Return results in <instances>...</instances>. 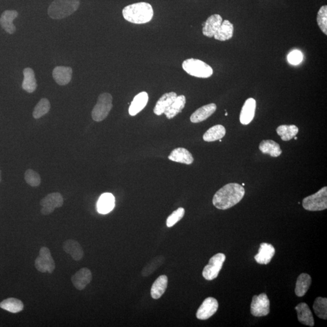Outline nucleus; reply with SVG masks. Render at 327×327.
Instances as JSON below:
<instances>
[{
	"mask_svg": "<svg viewBox=\"0 0 327 327\" xmlns=\"http://www.w3.org/2000/svg\"><path fill=\"white\" fill-rule=\"evenodd\" d=\"M50 109V103L47 99H42L36 105L33 112V117L35 119H39L47 114Z\"/></svg>",
	"mask_w": 327,
	"mask_h": 327,
	"instance_id": "nucleus-36",
	"label": "nucleus"
},
{
	"mask_svg": "<svg viewBox=\"0 0 327 327\" xmlns=\"http://www.w3.org/2000/svg\"><path fill=\"white\" fill-rule=\"evenodd\" d=\"M168 285V277L166 275H161L154 282L151 288V297L154 300H158L164 295Z\"/></svg>",
	"mask_w": 327,
	"mask_h": 327,
	"instance_id": "nucleus-25",
	"label": "nucleus"
},
{
	"mask_svg": "<svg viewBox=\"0 0 327 327\" xmlns=\"http://www.w3.org/2000/svg\"><path fill=\"white\" fill-rule=\"evenodd\" d=\"M226 257L225 254L218 253L211 257L208 264L202 271V276L207 280H212L218 277L222 269Z\"/></svg>",
	"mask_w": 327,
	"mask_h": 327,
	"instance_id": "nucleus-8",
	"label": "nucleus"
},
{
	"mask_svg": "<svg viewBox=\"0 0 327 327\" xmlns=\"http://www.w3.org/2000/svg\"><path fill=\"white\" fill-rule=\"evenodd\" d=\"M0 308L12 313H17L24 309V304L19 299L9 298L0 302Z\"/></svg>",
	"mask_w": 327,
	"mask_h": 327,
	"instance_id": "nucleus-32",
	"label": "nucleus"
},
{
	"mask_svg": "<svg viewBox=\"0 0 327 327\" xmlns=\"http://www.w3.org/2000/svg\"><path fill=\"white\" fill-rule=\"evenodd\" d=\"M223 18L220 15H211L203 24L202 33L205 37L212 38L222 24Z\"/></svg>",
	"mask_w": 327,
	"mask_h": 327,
	"instance_id": "nucleus-14",
	"label": "nucleus"
},
{
	"mask_svg": "<svg viewBox=\"0 0 327 327\" xmlns=\"http://www.w3.org/2000/svg\"><path fill=\"white\" fill-rule=\"evenodd\" d=\"M226 130L223 126L218 125L213 126L206 132L203 135V140L206 142H213L217 140H221L225 137Z\"/></svg>",
	"mask_w": 327,
	"mask_h": 327,
	"instance_id": "nucleus-31",
	"label": "nucleus"
},
{
	"mask_svg": "<svg viewBox=\"0 0 327 327\" xmlns=\"http://www.w3.org/2000/svg\"><path fill=\"white\" fill-rule=\"evenodd\" d=\"M182 66L188 74L197 78H209L213 74L212 67L198 59H187L182 63Z\"/></svg>",
	"mask_w": 327,
	"mask_h": 327,
	"instance_id": "nucleus-4",
	"label": "nucleus"
},
{
	"mask_svg": "<svg viewBox=\"0 0 327 327\" xmlns=\"http://www.w3.org/2000/svg\"><path fill=\"white\" fill-rule=\"evenodd\" d=\"M1 180H2V178H1V170H0V183H1Z\"/></svg>",
	"mask_w": 327,
	"mask_h": 327,
	"instance_id": "nucleus-41",
	"label": "nucleus"
},
{
	"mask_svg": "<svg viewBox=\"0 0 327 327\" xmlns=\"http://www.w3.org/2000/svg\"><path fill=\"white\" fill-rule=\"evenodd\" d=\"M35 267L38 272H48L51 274L55 269V261L51 256V252L48 247H43L40 250L39 256L35 261Z\"/></svg>",
	"mask_w": 327,
	"mask_h": 327,
	"instance_id": "nucleus-7",
	"label": "nucleus"
},
{
	"mask_svg": "<svg viewBox=\"0 0 327 327\" xmlns=\"http://www.w3.org/2000/svg\"><path fill=\"white\" fill-rule=\"evenodd\" d=\"M245 195V190L238 183L226 184L218 190L213 198V204L220 210H226L241 201Z\"/></svg>",
	"mask_w": 327,
	"mask_h": 327,
	"instance_id": "nucleus-1",
	"label": "nucleus"
},
{
	"mask_svg": "<svg viewBox=\"0 0 327 327\" xmlns=\"http://www.w3.org/2000/svg\"><path fill=\"white\" fill-rule=\"evenodd\" d=\"M227 115H228V113H226V116H227Z\"/></svg>",
	"mask_w": 327,
	"mask_h": 327,
	"instance_id": "nucleus-42",
	"label": "nucleus"
},
{
	"mask_svg": "<svg viewBox=\"0 0 327 327\" xmlns=\"http://www.w3.org/2000/svg\"><path fill=\"white\" fill-rule=\"evenodd\" d=\"M313 308L318 318L326 320L327 319V299L326 298L318 297L316 298Z\"/></svg>",
	"mask_w": 327,
	"mask_h": 327,
	"instance_id": "nucleus-35",
	"label": "nucleus"
},
{
	"mask_svg": "<svg viewBox=\"0 0 327 327\" xmlns=\"http://www.w3.org/2000/svg\"><path fill=\"white\" fill-rule=\"evenodd\" d=\"M149 101V95L148 93L142 92L136 95L134 98L133 101L128 109V113L131 116H135L143 110L146 106Z\"/></svg>",
	"mask_w": 327,
	"mask_h": 327,
	"instance_id": "nucleus-23",
	"label": "nucleus"
},
{
	"mask_svg": "<svg viewBox=\"0 0 327 327\" xmlns=\"http://www.w3.org/2000/svg\"><path fill=\"white\" fill-rule=\"evenodd\" d=\"M79 6V0H55L48 8L51 19L59 20L70 16Z\"/></svg>",
	"mask_w": 327,
	"mask_h": 327,
	"instance_id": "nucleus-3",
	"label": "nucleus"
},
{
	"mask_svg": "<svg viewBox=\"0 0 327 327\" xmlns=\"http://www.w3.org/2000/svg\"><path fill=\"white\" fill-rule=\"evenodd\" d=\"M297 311L298 321L303 325L310 327L315 326V321L312 313L307 303L302 302L295 307Z\"/></svg>",
	"mask_w": 327,
	"mask_h": 327,
	"instance_id": "nucleus-19",
	"label": "nucleus"
},
{
	"mask_svg": "<svg viewBox=\"0 0 327 327\" xmlns=\"http://www.w3.org/2000/svg\"><path fill=\"white\" fill-rule=\"evenodd\" d=\"M256 109V100L252 98L247 99L242 108L240 122L242 125H248L253 121Z\"/></svg>",
	"mask_w": 327,
	"mask_h": 327,
	"instance_id": "nucleus-13",
	"label": "nucleus"
},
{
	"mask_svg": "<svg viewBox=\"0 0 327 327\" xmlns=\"http://www.w3.org/2000/svg\"><path fill=\"white\" fill-rule=\"evenodd\" d=\"M169 159L172 161L187 165L194 163V158L191 153L186 149L179 148L174 149L169 156Z\"/></svg>",
	"mask_w": 327,
	"mask_h": 327,
	"instance_id": "nucleus-22",
	"label": "nucleus"
},
{
	"mask_svg": "<svg viewBox=\"0 0 327 327\" xmlns=\"http://www.w3.org/2000/svg\"><path fill=\"white\" fill-rule=\"evenodd\" d=\"M164 261L165 257L163 256L159 255L154 257L144 267L141 275L144 277L150 276L164 263Z\"/></svg>",
	"mask_w": 327,
	"mask_h": 327,
	"instance_id": "nucleus-34",
	"label": "nucleus"
},
{
	"mask_svg": "<svg viewBox=\"0 0 327 327\" xmlns=\"http://www.w3.org/2000/svg\"><path fill=\"white\" fill-rule=\"evenodd\" d=\"M23 75L24 79L22 83L23 89L28 93H33L37 87L34 72L31 68H25L23 71Z\"/></svg>",
	"mask_w": 327,
	"mask_h": 327,
	"instance_id": "nucleus-30",
	"label": "nucleus"
},
{
	"mask_svg": "<svg viewBox=\"0 0 327 327\" xmlns=\"http://www.w3.org/2000/svg\"><path fill=\"white\" fill-rule=\"evenodd\" d=\"M287 60L292 65H298L303 60V54L300 50H293L288 54Z\"/></svg>",
	"mask_w": 327,
	"mask_h": 327,
	"instance_id": "nucleus-40",
	"label": "nucleus"
},
{
	"mask_svg": "<svg viewBox=\"0 0 327 327\" xmlns=\"http://www.w3.org/2000/svg\"><path fill=\"white\" fill-rule=\"evenodd\" d=\"M185 215L184 208L180 207L174 211L167 219L166 225L168 227H172L179 222Z\"/></svg>",
	"mask_w": 327,
	"mask_h": 327,
	"instance_id": "nucleus-39",
	"label": "nucleus"
},
{
	"mask_svg": "<svg viewBox=\"0 0 327 327\" xmlns=\"http://www.w3.org/2000/svg\"><path fill=\"white\" fill-rule=\"evenodd\" d=\"M217 106L214 103L204 105L196 110L190 117V122L193 123H199L209 118L214 113Z\"/></svg>",
	"mask_w": 327,
	"mask_h": 327,
	"instance_id": "nucleus-16",
	"label": "nucleus"
},
{
	"mask_svg": "<svg viewBox=\"0 0 327 327\" xmlns=\"http://www.w3.org/2000/svg\"><path fill=\"white\" fill-rule=\"evenodd\" d=\"M275 252H276V251H275L274 247L272 244L262 243L260 245L258 253L254 256V259H255L257 263L267 265L272 261Z\"/></svg>",
	"mask_w": 327,
	"mask_h": 327,
	"instance_id": "nucleus-15",
	"label": "nucleus"
},
{
	"mask_svg": "<svg viewBox=\"0 0 327 327\" xmlns=\"http://www.w3.org/2000/svg\"><path fill=\"white\" fill-rule=\"evenodd\" d=\"M115 199L114 196L110 193H105L101 195L97 202V210L100 214L105 215L114 208Z\"/></svg>",
	"mask_w": 327,
	"mask_h": 327,
	"instance_id": "nucleus-18",
	"label": "nucleus"
},
{
	"mask_svg": "<svg viewBox=\"0 0 327 327\" xmlns=\"http://www.w3.org/2000/svg\"><path fill=\"white\" fill-rule=\"evenodd\" d=\"M52 75L56 83L60 86H65L71 80L72 69L69 67L57 66L53 69Z\"/></svg>",
	"mask_w": 327,
	"mask_h": 327,
	"instance_id": "nucleus-21",
	"label": "nucleus"
},
{
	"mask_svg": "<svg viewBox=\"0 0 327 327\" xmlns=\"http://www.w3.org/2000/svg\"><path fill=\"white\" fill-rule=\"evenodd\" d=\"M304 209L308 211H322L327 208V187H324L318 192L306 197L302 201Z\"/></svg>",
	"mask_w": 327,
	"mask_h": 327,
	"instance_id": "nucleus-6",
	"label": "nucleus"
},
{
	"mask_svg": "<svg viewBox=\"0 0 327 327\" xmlns=\"http://www.w3.org/2000/svg\"><path fill=\"white\" fill-rule=\"evenodd\" d=\"M25 179L27 184L33 187L39 186L41 182L40 175L32 169H27L25 172Z\"/></svg>",
	"mask_w": 327,
	"mask_h": 327,
	"instance_id": "nucleus-37",
	"label": "nucleus"
},
{
	"mask_svg": "<svg viewBox=\"0 0 327 327\" xmlns=\"http://www.w3.org/2000/svg\"><path fill=\"white\" fill-rule=\"evenodd\" d=\"M153 14L152 6L146 2L128 5L123 10V15L125 19L134 24H145L150 22L153 19Z\"/></svg>",
	"mask_w": 327,
	"mask_h": 327,
	"instance_id": "nucleus-2",
	"label": "nucleus"
},
{
	"mask_svg": "<svg viewBox=\"0 0 327 327\" xmlns=\"http://www.w3.org/2000/svg\"><path fill=\"white\" fill-rule=\"evenodd\" d=\"M259 150L264 154L272 157H278L282 154L279 144L273 140H264L259 144Z\"/></svg>",
	"mask_w": 327,
	"mask_h": 327,
	"instance_id": "nucleus-27",
	"label": "nucleus"
},
{
	"mask_svg": "<svg viewBox=\"0 0 327 327\" xmlns=\"http://www.w3.org/2000/svg\"><path fill=\"white\" fill-rule=\"evenodd\" d=\"M92 275L91 270L86 267L82 268L71 277V281L77 290L81 291L92 281Z\"/></svg>",
	"mask_w": 327,
	"mask_h": 327,
	"instance_id": "nucleus-12",
	"label": "nucleus"
},
{
	"mask_svg": "<svg viewBox=\"0 0 327 327\" xmlns=\"http://www.w3.org/2000/svg\"><path fill=\"white\" fill-rule=\"evenodd\" d=\"M63 251L70 254L72 259L75 261H79L84 256V251L78 241L73 239H68L63 243Z\"/></svg>",
	"mask_w": 327,
	"mask_h": 327,
	"instance_id": "nucleus-17",
	"label": "nucleus"
},
{
	"mask_svg": "<svg viewBox=\"0 0 327 327\" xmlns=\"http://www.w3.org/2000/svg\"><path fill=\"white\" fill-rule=\"evenodd\" d=\"M234 27L228 20L223 22L221 26L216 32L214 37L216 40L225 41L231 39L233 35Z\"/></svg>",
	"mask_w": 327,
	"mask_h": 327,
	"instance_id": "nucleus-28",
	"label": "nucleus"
},
{
	"mask_svg": "<svg viewBox=\"0 0 327 327\" xmlns=\"http://www.w3.org/2000/svg\"><path fill=\"white\" fill-rule=\"evenodd\" d=\"M317 23L319 28L326 35H327V6H323L319 9L317 15Z\"/></svg>",
	"mask_w": 327,
	"mask_h": 327,
	"instance_id": "nucleus-38",
	"label": "nucleus"
},
{
	"mask_svg": "<svg viewBox=\"0 0 327 327\" xmlns=\"http://www.w3.org/2000/svg\"><path fill=\"white\" fill-rule=\"evenodd\" d=\"M63 204L64 198L60 193H51L41 201L40 205L42 206L41 212L44 215H50L55 208L61 207Z\"/></svg>",
	"mask_w": 327,
	"mask_h": 327,
	"instance_id": "nucleus-9",
	"label": "nucleus"
},
{
	"mask_svg": "<svg viewBox=\"0 0 327 327\" xmlns=\"http://www.w3.org/2000/svg\"><path fill=\"white\" fill-rule=\"evenodd\" d=\"M177 95L174 92L166 93L162 96L157 101L155 107L153 109L154 114L161 115L164 113L166 110L172 104L176 99Z\"/></svg>",
	"mask_w": 327,
	"mask_h": 327,
	"instance_id": "nucleus-24",
	"label": "nucleus"
},
{
	"mask_svg": "<svg viewBox=\"0 0 327 327\" xmlns=\"http://www.w3.org/2000/svg\"><path fill=\"white\" fill-rule=\"evenodd\" d=\"M17 11L16 10H6L2 12L1 17H0V25L7 33L9 34H13L16 30L14 23V20L18 17Z\"/></svg>",
	"mask_w": 327,
	"mask_h": 327,
	"instance_id": "nucleus-20",
	"label": "nucleus"
},
{
	"mask_svg": "<svg viewBox=\"0 0 327 327\" xmlns=\"http://www.w3.org/2000/svg\"><path fill=\"white\" fill-rule=\"evenodd\" d=\"M277 132L278 135L281 137L282 140L288 141L297 135L299 128L295 125H281L277 128Z\"/></svg>",
	"mask_w": 327,
	"mask_h": 327,
	"instance_id": "nucleus-33",
	"label": "nucleus"
},
{
	"mask_svg": "<svg viewBox=\"0 0 327 327\" xmlns=\"http://www.w3.org/2000/svg\"><path fill=\"white\" fill-rule=\"evenodd\" d=\"M113 98L109 93L100 95L96 105L92 112V119L97 122H101L107 117L113 107Z\"/></svg>",
	"mask_w": 327,
	"mask_h": 327,
	"instance_id": "nucleus-5",
	"label": "nucleus"
},
{
	"mask_svg": "<svg viewBox=\"0 0 327 327\" xmlns=\"http://www.w3.org/2000/svg\"><path fill=\"white\" fill-rule=\"evenodd\" d=\"M185 103H186V99L184 95L177 96L172 104L164 112V114L166 115L167 119H172L178 113L181 112L185 107Z\"/></svg>",
	"mask_w": 327,
	"mask_h": 327,
	"instance_id": "nucleus-26",
	"label": "nucleus"
},
{
	"mask_svg": "<svg viewBox=\"0 0 327 327\" xmlns=\"http://www.w3.org/2000/svg\"><path fill=\"white\" fill-rule=\"evenodd\" d=\"M270 305V300L266 293L254 296L251 303L252 315L256 317H261L269 315Z\"/></svg>",
	"mask_w": 327,
	"mask_h": 327,
	"instance_id": "nucleus-10",
	"label": "nucleus"
},
{
	"mask_svg": "<svg viewBox=\"0 0 327 327\" xmlns=\"http://www.w3.org/2000/svg\"><path fill=\"white\" fill-rule=\"evenodd\" d=\"M219 307L218 301L215 298L209 297L203 301L201 305L198 308L197 318L200 320H207L215 315Z\"/></svg>",
	"mask_w": 327,
	"mask_h": 327,
	"instance_id": "nucleus-11",
	"label": "nucleus"
},
{
	"mask_svg": "<svg viewBox=\"0 0 327 327\" xmlns=\"http://www.w3.org/2000/svg\"><path fill=\"white\" fill-rule=\"evenodd\" d=\"M311 284V277L308 274H302L298 277L296 284L295 294L302 297L307 293Z\"/></svg>",
	"mask_w": 327,
	"mask_h": 327,
	"instance_id": "nucleus-29",
	"label": "nucleus"
}]
</instances>
